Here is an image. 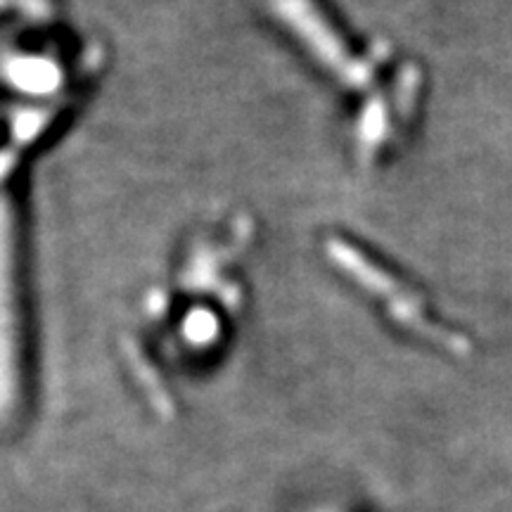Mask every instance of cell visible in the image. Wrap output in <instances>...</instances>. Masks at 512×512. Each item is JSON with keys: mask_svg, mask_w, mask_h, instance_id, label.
<instances>
[{"mask_svg": "<svg viewBox=\"0 0 512 512\" xmlns=\"http://www.w3.org/2000/svg\"><path fill=\"white\" fill-rule=\"evenodd\" d=\"M328 252L332 259H335V264L342 268L344 273H349L358 285L366 287L368 292L377 294V297L387 299L389 313H392V318L399 325H403V328L413 330L415 335H422L425 339H430L432 344H439V347H444L446 351H453V354H467V351H470V344H467L465 337L456 335V332H448L444 328H439L437 323H432V320L425 316L420 299L408 292L401 283H396L387 271L377 268L366 254H361L358 249L342 240H330Z\"/></svg>", "mask_w": 512, "mask_h": 512, "instance_id": "1", "label": "cell"}, {"mask_svg": "<svg viewBox=\"0 0 512 512\" xmlns=\"http://www.w3.org/2000/svg\"><path fill=\"white\" fill-rule=\"evenodd\" d=\"M15 271H12V221L0 200V411L10 406L17 389V320Z\"/></svg>", "mask_w": 512, "mask_h": 512, "instance_id": "2", "label": "cell"}, {"mask_svg": "<svg viewBox=\"0 0 512 512\" xmlns=\"http://www.w3.org/2000/svg\"><path fill=\"white\" fill-rule=\"evenodd\" d=\"M294 27L302 36H306L313 53L318 55V60H323L328 67L335 72L339 79H342L351 88H366L370 81H373V69L377 64L384 62V55H387V48H375V53L370 55V60H354L347 53V48L337 41V36L325 27V24L318 22L316 15H311L306 8H299L297 12H290Z\"/></svg>", "mask_w": 512, "mask_h": 512, "instance_id": "3", "label": "cell"}, {"mask_svg": "<svg viewBox=\"0 0 512 512\" xmlns=\"http://www.w3.org/2000/svg\"><path fill=\"white\" fill-rule=\"evenodd\" d=\"M389 124H387V110H384V102L370 100L363 110L361 126H358V157L363 162H370L375 155L377 147L382 145V140L387 138Z\"/></svg>", "mask_w": 512, "mask_h": 512, "instance_id": "4", "label": "cell"}, {"mask_svg": "<svg viewBox=\"0 0 512 512\" xmlns=\"http://www.w3.org/2000/svg\"><path fill=\"white\" fill-rule=\"evenodd\" d=\"M420 88V72L413 67V64H406L403 67V74L399 76V83H396V110H399L401 119H408L415 110V95H418Z\"/></svg>", "mask_w": 512, "mask_h": 512, "instance_id": "5", "label": "cell"}]
</instances>
